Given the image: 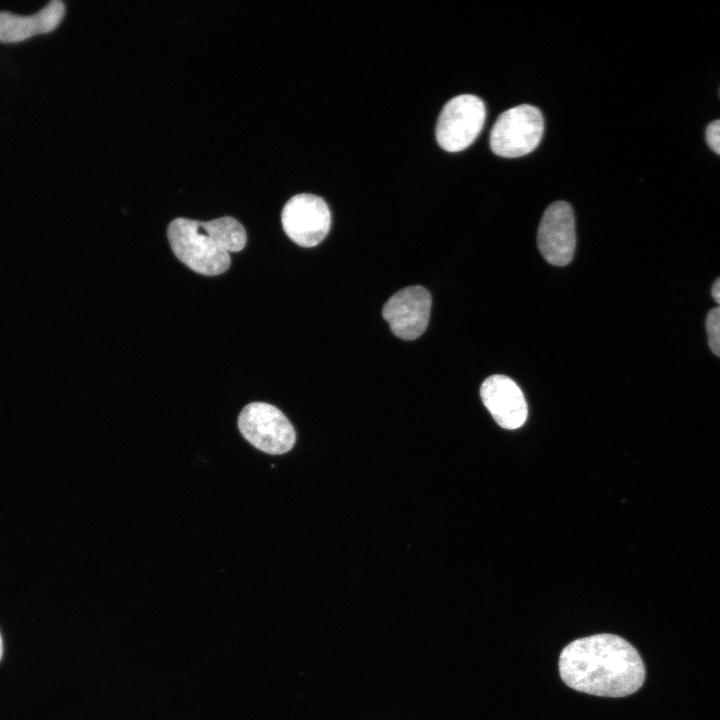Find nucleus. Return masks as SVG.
<instances>
[{"mask_svg": "<svg viewBox=\"0 0 720 720\" xmlns=\"http://www.w3.org/2000/svg\"><path fill=\"white\" fill-rule=\"evenodd\" d=\"M238 428L255 448L268 454L288 452L295 444V430L288 418L275 406L252 402L239 414Z\"/></svg>", "mask_w": 720, "mask_h": 720, "instance_id": "obj_4", "label": "nucleus"}, {"mask_svg": "<svg viewBox=\"0 0 720 720\" xmlns=\"http://www.w3.org/2000/svg\"><path fill=\"white\" fill-rule=\"evenodd\" d=\"M431 305V295L426 288L409 286L387 300L382 315L395 336L403 340H414L428 326Z\"/></svg>", "mask_w": 720, "mask_h": 720, "instance_id": "obj_8", "label": "nucleus"}, {"mask_svg": "<svg viewBox=\"0 0 720 720\" xmlns=\"http://www.w3.org/2000/svg\"><path fill=\"white\" fill-rule=\"evenodd\" d=\"M65 15L62 1L53 0L33 15L0 12V43H17L53 31Z\"/></svg>", "mask_w": 720, "mask_h": 720, "instance_id": "obj_10", "label": "nucleus"}, {"mask_svg": "<svg viewBox=\"0 0 720 720\" xmlns=\"http://www.w3.org/2000/svg\"><path fill=\"white\" fill-rule=\"evenodd\" d=\"M480 396L494 420L505 429L521 427L528 414L527 403L519 386L508 376L492 375L484 380Z\"/></svg>", "mask_w": 720, "mask_h": 720, "instance_id": "obj_9", "label": "nucleus"}, {"mask_svg": "<svg viewBox=\"0 0 720 720\" xmlns=\"http://www.w3.org/2000/svg\"><path fill=\"white\" fill-rule=\"evenodd\" d=\"M286 235L301 247H314L328 234L330 210L319 196L301 193L290 198L281 213Z\"/></svg>", "mask_w": 720, "mask_h": 720, "instance_id": "obj_6", "label": "nucleus"}, {"mask_svg": "<svg viewBox=\"0 0 720 720\" xmlns=\"http://www.w3.org/2000/svg\"><path fill=\"white\" fill-rule=\"evenodd\" d=\"M706 332L711 351L720 357V307L711 309L706 317Z\"/></svg>", "mask_w": 720, "mask_h": 720, "instance_id": "obj_11", "label": "nucleus"}, {"mask_svg": "<svg viewBox=\"0 0 720 720\" xmlns=\"http://www.w3.org/2000/svg\"><path fill=\"white\" fill-rule=\"evenodd\" d=\"M537 243L548 263L565 266L571 262L576 233L574 213L567 202L556 201L547 207L539 224Z\"/></svg>", "mask_w": 720, "mask_h": 720, "instance_id": "obj_7", "label": "nucleus"}, {"mask_svg": "<svg viewBox=\"0 0 720 720\" xmlns=\"http://www.w3.org/2000/svg\"><path fill=\"white\" fill-rule=\"evenodd\" d=\"M712 297L720 307V277L715 280L712 286Z\"/></svg>", "mask_w": 720, "mask_h": 720, "instance_id": "obj_13", "label": "nucleus"}, {"mask_svg": "<svg viewBox=\"0 0 720 720\" xmlns=\"http://www.w3.org/2000/svg\"><path fill=\"white\" fill-rule=\"evenodd\" d=\"M706 140L710 148L720 155V119L708 125L706 129Z\"/></svg>", "mask_w": 720, "mask_h": 720, "instance_id": "obj_12", "label": "nucleus"}, {"mask_svg": "<svg viewBox=\"0 0 720 720\" xmlns=\"http://www.w3.org/2000/svg\"><path fill=\"white\" fill-rule=\"evenodd\" d=\"M486 108L483 101L471 94L450 99L443 107L437 124L436 139L448 152H459L476 139L485 122Z\"/></svg>", "mask_w": 720, "mask_h": 720, "instance_id": "obj_5", "label": "nucleus"}, {"mask_svg": "<svg viewBox=\"0 0 720 720\" xmlns=\"http://www.w3.org/2000/svg\"><path fill=\"white\" fill-rule=\"evenodd\" d=\"M167 237L182 263L207 276L225 272L231 264L230 253L241 251L247 240L242 224L230 216L205 222L176 218L168 225Z\"/></svg>", "mask_w": 720, "mask_h": 720, "instance_id": "obj_2", "label": "nucleus"}, {"mask_svg": "<svg viewBox=\"0 0 720 720\" xmlns=\"http://www.w3.org/2000/svg\"><path fill=\"white\" fill-rule=\"evenodd\" d=\"M559 672L570 688L602 697H624L640 689L645 666L638 651L624 638L596 634L563 648Z\"/></svg>", "mask_w": 720, "mask_h": 720, "instance_id": "obj_1", "label": "nucleus"}, {"mask_svg": "<svg viewBox=\"0 0 720 720\" xmlns=\"http://www.w3.org/2000/svg\"><path fill=\"white\" fill-rule=\"evenodd\" d=\"M2 652H3V645H2V637H1V634H0V659H1V656H2Z\"/></svg>", "mask_w": 720, "mask_h": 720, "instance_id": "obj_14", "label": "nucleus"}, {"mask_svg": "<svg viewBox=\"0 0 720 720\" xmlns=\"http://www.w3.org/2000/svg\"><path fill=\"white\" fill-rule=\"evenodd\" d=\"M543 131L541 111L529 104L518 105L497 118L490 133V147L498 156L520 157L537 147Z\"/></svg>", "mask_w": 720, "mask_h": 720, "instance_id": "obj_3", "label": "nucleus"}]
</instances>
